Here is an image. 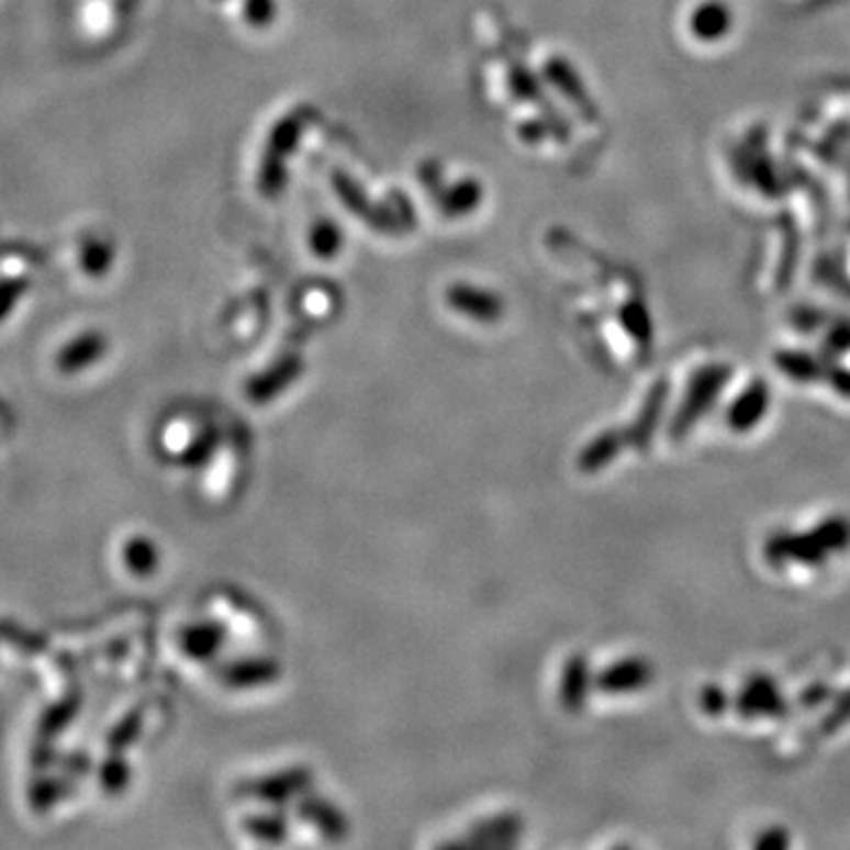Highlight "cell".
<instances>
[{
  "label": "cell",
  "instance_id": "6da1fadb",
  "mask_svg": "<svg viewBox=\"0 0 850 850\" xmlns=\"http://www.w3.org/2000/svg\"><path fill=\"white\" fill-rule=\"evenodd\" d=\"M728 369H720V367H714V369H704L702 373H697L695 378H692L690 383V390L687 395L679 409V414L673 416V423H671V439L673 443H681V439L687 437V433L695 428L697 421L704 416V412L708 406L714 404L716 395L723 390V385L728 383Z\"/></svg>",
  "mask_w": 850,
  "mask_h": 850
},
{
  "label": "cell",
  "instance_id": "7a4b0ae2",
  "mask_svg": "<svg viewBox=\"0 0 850 850\" xmlns=\"http://www.w3.org/2000/svg\"><path fill=\"white\" fill-rule=\"evenodd\" d=\"M314 784V775L310 768H289L275 773L270 778L250 780L242 784V796L265 801V803H289L307 794Z\"/></svg>",
  "mask_w": 850,
  "mask_h": 850
},
{
  "label": "cell",
  "instance_id": "3957f363",
  "mask_svg": "<svg viewBox=\"0 0 850 850\" xmlns=\"http://www.w3.org/2000/svg\"><path fill=\"white\" fill-rule=\"evenodd\" d=\"M655 679V667L642 657H628L619 659L617 664L603 669L601 673L593 675V685L607 692V695H626V692H636L648 687Z\"/></svg>",
  "mask_w": 850,
  "mask_h": 850
},
{
  "label": "cell",
  "instance_id": "277c9868",
  "mask_svg": "<svg viewBox=\"0 0 850 850\" xmlns=\"http://www.w3.org/2000/svg\"><path fill=\"white\" fill-rule=\"evenodd\" d=\"M735 708L745 718H780L786 712H790V704H786L784 695L780 687L768 679V675H756L751 679L735 700Z\"/></svg>",
  "mask_w": 850,
  "mask_h": 850
},
{
  "label": "cell",
  "instance_id": "5b68a950",
  "mask_svg": "<svg viewBox=\"0 0 850 850\" xmlns=\"http://www.w3.org/2000/svg\"><path fill=\"white\" fill-rule=\"evenodd\" d=\"M827 550L817 544L813 534H792V532H780L773 534L765 541V558L773 564H784V562H801V564H823L827 560Z\"/></svg>",
  "mask_w": 850,
  "mask_h": 850
},
{
  "label": "cell",
  "instance_id": "8992f818",
  "mask_svg": "<svg viewBox=\"0 0 850 850\" xmlns=\"http://www.w3.org/2000/svg\"><path fill=\"white\" fill-rule=\"evenodd\" d=\"M295 810H298V817L305 820L310 827L317 829V834H322L326 841L336 843L348 839V831H350L348 817H345L343 810H338L331 801L307 792L301 796V801H298Z\"/></svg>",
  "mask_w": 850,
  "mask_h": 850
},
{
  "label": "cell",
  "instance_id": "52a82bcc",
  "mask_svg": "<svg viewBox=\"0 0 850 850\" xmlns=\"http://www.w3.org/2000/svg\"><path fill=\"white\" fill-rule=\"evenodd\" d=\"M669 400V385L667 383H657L648 398H645L638 418L628 425L624 430L626 435V445L636 447L638 451H648L652 437L657 433V425L661 421V414H664V406Z\"/></svg>",
  "mask_w": 850,
  "mask_h": 850
},
{
  "label": "cell",
  "instance_id": "ba28073f",
  "mask_svg": "<svg viewBox=\"0 0 850 850\" xmlns=\"http://www.w3.org/2000/svg\"><path fill=\"white\" fill-rule=\"evenodd\" d=\"M593 685L591 664L584 655L567 657L560 675V704L570 714H579L589 702V690Z\"/></svg>",
  "mask_w": 850,
  "mask_h": 850
},
{
  "label": "cell",
  "instance_id": "9c48e42d",
  "mask_svg": "<svg viewBox=\"0 0 850 850\" xmlns=\"http://www.w3.org/2000/svg\"><path fill=\"white\" fill-rule=\"evenodd\" d=\"M519 837H523V817L515 813H506V815L490 817V820H482L480 825L472 827L463 846H478V848L515 846Z\"/></svg>",
  "mask_w": 850,
  "mask_h": 850
},
{
  "label": "cell",
  "instance_id": "30bf717a",
  "mask_svg": "<svg viewBox=\"0 0 850 850\" xmlns=\"http://www.w3.org/2000/svg\"><path fill=\"white\" fill-rule=\"evenodd\" d=\"M624 447H628L624 430H619V428L605 430L597 437H593L591 443L579 451L577 466L581 472H589V476H593V472L607 468L614 459H617Z\"/></svg>",
  "mask_w": 850,
  "mask_h": 850
},
{
  "label": "cell",
  "instance_id": "8fae6325",
  "mask_svg": "<svg viewBox=\"0 0 850 850\" xmlns=\"http://www.w3.org/2000/svg\"><path fill=\"white\" fill-rule=\"evenodd\" d=\"M275 659H239L223 671V683L230 687H260L279 679Z\"/></svg>",
  "mask_w": 850,
  "mask_h": 850
},
{
  "label": "cell",
  "instance_id": "7c38bea8",
  "mask_svg": "<svg viewBox=\"0 0 850 850\" xmlns=\"http://www.w3.org/2000/svg\"><path fill=\"white\" fill-rule=\"evenodd\" d=\"M765 409H768V388H765V383L759 381V383L749 385V388L742 392V395H739V398L732 402L730 412H728L730 428L737 430V433H747V430H751L753 425H759V423H761V418H763V414H765Z\"/></svg>",
  "mask_w": 850,
  "mask_h": 850
},
{
  "label": "cell",
  "instance_id": "4fadbf2b",
  "mask_svg": "<svg viewBox=\"0 0 850 850\" xmlns=\"http://www.w3.org/2000/svg\"><path fill=\"white\" fill-rule=\"evenodd\" d=\"M298 371H301V359L298 357L281 359L279 365H275L265 376L256 378V381L250 383V388H248L250 398H254L256 402L275 400L281 390H287L293 383V378L298 376Z\"/></svg>",
  "mask_w": 850,
  "mask_h": 850
},
{
  "label": "cell",
  "instance_id": "5bb4252c",
  "mask_svg": "<svg viewBox=\"0 0 850 850\" xmlns=\"http://www.w3.org/2000/svg\"><path fill=\"white\" fill-rule=\"evenodd\" d=\"M225 640V628L215 622H201L197 626H189L182 634V650L194 659H209Z\"/></svg>",
  "mask_w": 850,
  "mask_h": 850
},
{
  "label": "cell",
  "instance_id": "9a60e30c",
  "mask_svg": "<svg viewBox=\"0 0 850 850\" xmlns=\"http://www.w3.org/2000/svg\"><path fill=\"white\" fill-rule=\"evenodd\" d=\"M107 350V340L102 334H86L69 343L59 355V367L65 371L86 369L92 361H98Z\"/></svg>",
  "mask_w": 850,
  "mask_h": 850
},
{
  "label": "cell",
  "instance_id": "2e32d148",
  "mask_svg": "<svg viewBox=\"0 0 850 850\" xmlns=\"http://www.w3.org/2000/svg\"><path fill=\"white\" fill-rule=\"evenodd\" d=\"M449 301L456 310H461L468 317H476L482 322H494L501 317V301L490 293L470 291V289H456L449 293Z\"/></svg>",
  "mask_w": 850,
  "mask_h": 850
},
{
  "label": "cell",
  "instance_id": "e0dca14e",
  "mask_svg": "<svg viewBox=\"0 0 850 850\" xmlns=\"http://www.w3.org/2000/svg\"><path fill=\"white\" fill-rule=\"evenodd\" d=\"M810 534L827 553H839L850 546V525L843 517H827Z\"/></svg>",
  "mask_w": 850,
  "mask_h": 850
},
{
  "label": "cell",
  "instance_id": "ac0fdd59",
  "mask_svg": "<svg viewBox=\"0 0 850 850\" xmlns=\"http://www.w3.org/2000/svg\"><path fill=\"white\" fill-rule=\"evenodd\" d=\"M244 829L265 843H281L289 837V823L281 815H254L244 823Z\"/></svg>",
  "mask_w": 850,
  "mask_h": 850
},
{
  "label": "cell",
  "instance_id": "d6986e66",
  "mask_svg": "<svg viewBox=\"0 0 850 850\" xmlns=\"http://www.w3.org/2000/svg\"><path fill=\"white\" fill-rule=\"evenodd\" d=\"M112 258H114V248L104 242H90L81 250L83 270L92 277H102L109 267H112Z\"/></svg>",
  "mask_w": 850,
  "mask_h": 850
},
{
  "label": "cell",
  "instance_id": "ffe728a7",
  "mask_svg": "<svg viewBox=\"0 0 850 850\" xmlns=\"http://www.w3.org/2000/svg\"><path fill=\"white\" fill-rule=\"evenodd\" d=\"M850 720V687L841 695L834 697V704L829 708V714L823 720V730L825 732H837L841 726Z\"/></svg>",
  "mask_w": 850,
  "mask_h": 850
},
{
  "label": "cell",
  "instance_id": "44dd1931",
  "mask_svg": "<svg viewBox=\"0 0 850 850\" xmlns=\"http://www.w3.org/2000/svg\"><path fill=\"white\" fill-rule=\"evenodd\" d=\"M125 556H128L131 570L149 572V570H154V564H156V550H154V546H149L147 541H142V539L131 541V546L125 548Z\"/></svg>",
  "mask_w": 850,
  "mask_h": 850
},
{
  "label": "cell",
  "instance_id": "7402d4cb",
  "mask_svg": "<svg viewBox=\"0 0 850 850\" xmlns=\"http://www.w3.org/2000/svg\"><path fill=\"white\" fill-rule=\"evenodd\" d=\"M728 704H730V700H728L726 690H723V687H718V685H706V687L702 690L700 706H702V712H704V714H708V716H718V714L726 712Z\"/></svg>",
  "mask_w": 850,
  "mask_h": 850
},
{
  "label": "cell",
  "instance_id": "603a6c76",
  "mask_svg": "<svg viewBox=\"0 0 850 850\" xmlns=\"http://www.w3.org/2000/svg\"><path fill=\"white\" fill-rule=\"evenodd\" d=\"M790 843H792V839H790V834H786L784 829H765L761 837H756V841H753L756 848H763V850H770V848H778L780 850V848H786Z\"/></svg>",
  "mask_w": 850,
  "mask_h": 850
},
{
  "label": "cell",
  "instance_id": "cb8c5ba5",
  "mask_svg": "<svg viewBox=\"0 0 850 850\" xmlns=\"http://www.w3.org/2000/svg\"><path fill=\"white\" fill-rule=\"evenodd\" d=\"M829 697H834V692H831L827 685H810L808 690H803V692H801L798 702H801V706L815 708V706L825 704Z\"/></svg>",
  "mask_w": 850,
  "mask_h": 850
},
{
  "label": "cell",
  "instance_id": "d4e9b609",
  "mask_svg": "<svg viewBox=\"0 0 850 850\" xmlns=\"http://www.w3.org/2000/svg\"><path fill=\"white\" fill-rule=\"evenodd\" d=\"M22 289H24V283H3V287H0V320H3L5 317V314L12 310V305H14V301H18V295L22 293Z\"/></svg>",
  "mask_w": 850,
  "mask_h": 850
}]
</instances>
